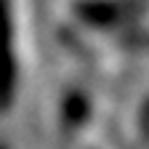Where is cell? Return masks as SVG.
<instances>
[{
    "label": "cell",
    "instance_id": "1",
    "mask_svg": "<svg viewBox=\"0 0 149 149\" xmlns=\"http://www.w3.org/2000/svg\"><path fill=\"white\" fill-rule=\"evenodd\" d=\"M13 27H11V6L0 0V96H8L13 83Z\"/></svg>",
    "mask_w": 149,
    "mask_h": 149
}]
</instances>
